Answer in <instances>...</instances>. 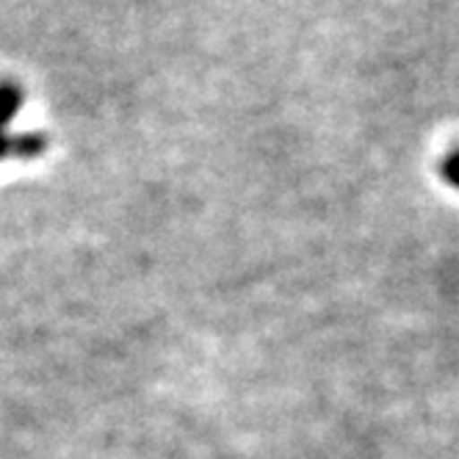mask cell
Here are the masks:
<instances>
[{"mask_svg": "<svg viewBox=\"0 0 459 459\" xmlns=\"http://www.w3.org/2000/svg\"><path fill=\"white\" fill-rule=\"evenodd\" d=\"M20 100H22V94H20L17 86L0 83V130H4V125L9 122V117L20 106ZM4 150H6V139H4V134H0V152H4Z\"/></svg>", "mask_w": 459, "mask_h": 459, "instance_id": "obj_1", "label": "cell"}, {"mask_svg": "<svg viewBox=\"0 0 459 459\" xmlns=\"http://www.w3.org/2000/svg\"><path fill=\"white\" fill-rule=\"evenodd\" d=\"M443 175H446V180H448L451 186L459 188V150L451 152V155L446 158V163H443Z\"/></svg>", "mask_w": 459, "mask_h": 459, "instance_id": "obj_2", "label": "cell"}]
</instances>
